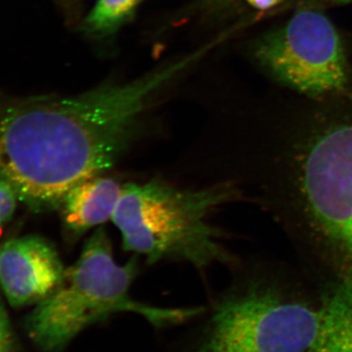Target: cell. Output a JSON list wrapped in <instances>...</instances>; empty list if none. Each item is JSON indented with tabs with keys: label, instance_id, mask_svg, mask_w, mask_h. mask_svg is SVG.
Instances as JSON below:
<instances>
[{
	"label": "cell",
	"instance_id": "1",
	"mask_svg": "<svg viewBox=\"0 0 352 352\" xmlns=\"http://www.w3.org/2000/svg\"><path fill=\"white\" fill-rule=\"evenodd\" d=\"M210 48L203 46L129 82L2 106L0 179L36 212L61 208L74 187L117 163L160 94Z\"/></svg>",
	"mask_w": 352,
	"mask_h": 352
},
{
	"label": "cell",
	"instance_id": "2",
	"mask_svg": "<svg viewBox=\"0 0 352 352\" xmlns=\"http://www.w3.org/2000/svg\"><path fill=\"white\" fill-rule=\"evenodd\" d=\"M138 261L120 265L113 259L105 229H97L75 264L65 268L61 281L36 305L27 319V331L43 352H61L89 326L119 312L141 315L156 327L188 320L201 308H162L136 302L129 289Z\"/></svg>",
	"mask_w": 352,
	"mask_h": 352
},
{
	"label": "cell",
	"instance_id": "3",
	"mask_svg": "<svg viewBox=\"0 0 352 352\" xmlns=\"http://www.w3.org/2000/svg\"><path fill=\"white\" fill-rule=\"evenodd\" d=\"M237 196L229 183L199 190L179 189L157 179L127 183L112 220L124 249L145 256L148 263L177 258L205 268L229 261L220 244L221 233L208 217Z\"/></svg>",
	"mask_w": 352,
	"mask_h": 352
},
{
	"label": "cell",
	"instance_id": "4",
	"mask_svg": "<svg viewBox=\"0 0 352 352\" xmlns=\"http://www.w3.org/2000/svg\"><path fill=\"white\" fill-rule=\"evenodd\" d=\"M321 320L322 305L252 289L217 305L195 352H307Z\"/></svg>",
	"mask_w": 352,
	"mask_h": 352
},
{
	"label": "cell",
	"instance_id": "5",
	"mask_svg": "<svg viewBox=\"0 0 352 352\" xmlns=\"http://www.w3.org/2000/svg\"><path fill=\"white\" fill-rule=\"evenodd\" d=\"M254 56L277 82L314 98L349 87L342 38L332 22L316 11H300L284 27L265 34Z\"/></svg>",
	"mask_w": 352,
	"mask_h": 352
},
{
	"label": "cell",
	"instance_id": "6",
	"mask_svg": "<svg viewBox=\"0 0 352 352\" xmlns=\"http://www.w3.org/2000/svg\"><path fill=\"white\" fill-rule=\"evenodd\" d=\"M302 188L315 221L352 258V124L315 139L303 163Z\"/></svg>",
	"mask_w": 352,
	"mask_h": 352
},
{
	"label": "cell",
	"instance_id": "7",
	"mask_svg": "<svg viewBox=\"0 0 352 352\" xmlns=\"http://www.w3.org/2000/svg\"><path fill=\"white\" fill-rule=\"evenodd\" d=\"M64 271L56 249L41 236H23L0 245V289L14 307L47 298Z\"/></svg>",
	"mask_w": 352,
	"mask_h": 352
},
{
	"label": "cell",
	"instance_id": "8",
	"mask_svg": "<svg viewBox=\"0 0 352 352\" xmlns=\"http://www.w3.org/2000/svg\"><path fill=\"white\" fill-rule=\"evenodd\" d=\"M122 192L119 182L102 175L76 185L60 208L65 229L69 235L80 237L89 229L112 220Z\"/></svg>",
	"mask_w": 352,
	"mask_h": 352
},
{
	"label": "cell",
	"instance_id": "9",
	"mask_svg": "<svg viewBox=\"0 0 352 352\" xmlns=\"http://www.w3.org/2000/svg\"><path fill=\"white\" fill-rule=\"evenodd\" d=\"M307 352H352V277L322 303L320 329Z\"/></svg>",
	"mask_w": 352,
	"mask_h": 352
},
{
	"label": "cell",
	"instance_id": "10",
	"mask_svg": "<svg viewBox=\"0 0 352 352\" xmlns=\"http://www.w3.org/2000/svg\"><path fill=\"white\" fill-rule=\"evenodd\" d=\"M142 0H97L83 20L80 31L94 38H104L116 34L134 15Z\"/></svg>",
	"mask_w": 352,
	"mask_h": 352
},
{
	"label": "cell",
	"instance_id": "11",
	"mask_svg": "<svg viewBox=\"0 0 352 352\" xmlns=\"http://www.w3.org/2000/svg\"><path fill=\"white\" fill-rule=\"evenodd\" d=\"M19 197L6 180L0 179V232L12 219Z\"/></svg>",
	"mask_w": 352,
	"mask_h": 352
},
{
	"label": "cell",
	"instance_id": "12",
	"mask_svg": "<svg viewBox=\"0 0 352 352\" xmlns=\"http://www.w3.org/2000/svg\"><path fill=\"white\" fill-rule=\"evenodd\" d=\"M0 352H14V337L6 308L0 296Z\"/></svg>",
	"mask_w": 352,
	"mask_h": 352
},
{
	"label": "cell",
	"instance_id": "13",
	"mask_svg": "<svg viewBox=\"0 0 352 352\" xmlns=\"http://www.w3.org/2000/svg\"><path fill=\"white\" fill-rule=\"evenodd\" d=\"M252 8L258 9V10H268V9L274 8L282 0H245Z\"/></svg>",
	"mask_w": 352,
	"mask_h": 352
},
{
	"label": "cell",
	"instance_id": "14",
	"mask_svg": "<svg viewBox=\"0 0 352 352\" xmlns=\"http://www.w3.org/2000/svg\"><path fill=\"white\" fill-rule=\"evenodd\" d=\"M236 0H204L206 8L210 11H219L234 3Z\"/></svg>",
	"mask_w": 352,
	"mask_h": 352
},
{
	"label": "cell",
	"instance_id": "15",
	"mask_svg": "<svg viewBox=\"0 0 352 352\" xmlns=\"http://www.w3.org/2000/svg\"><path fill=\"white\" fill-rule=\"evenodd\" d=\"M60 1H61L62 3L67 4V6L71 7L76 6V4L78 3V0H60Z\"/></svg>",
	"mask_w": 352,
	"mask_h": 352
}]
</instances>
